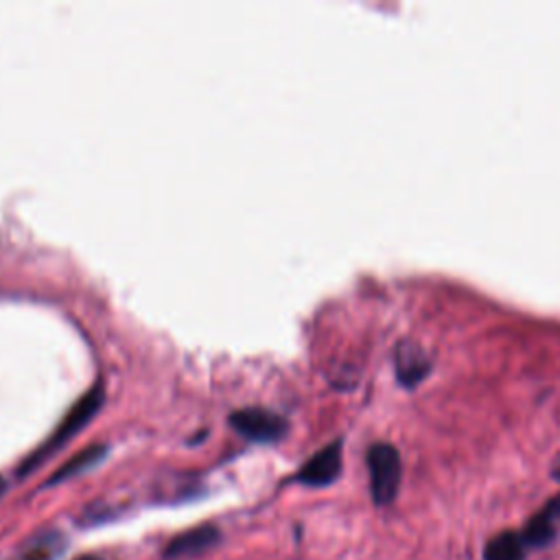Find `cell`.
<instances>
[{
  "instance_id": "obj_8",
  "label": "cell",
  "mask_w": 560,
  "mask_h": 560,
  "mask_svg": "<svg viewBox=\"0 0 560 560\" xmlns=\"http://www.w3.org/2000/svg\"><path fill=\"white\" fill-rule=\"evenodd\" d=\"M525 540L518 532H501L483 547V560H525Z\"/></svg>"
},
{
  "instance_id": "obj_7",
  "label": "cell",
  "mask_w": 560,
  "mask_h": 560,
  "mask_svg": "<svg viewBox=\"0 0 560 560\" xmlns=\"http://www.w3.org/2000/svg\"><path fill=\"white\" fill-rule=\"evenodd\" d=\"M105 453H107V446H105V444H90V446H85L83 451H79L77 455H72L61 468H57V470L52 472V477L48 479L46 486H55V483H59V481L72 479V477H77V475L90 470L92 466H96V464L105 457Z\"/></svg>"
},
{
  "instance_id": "obj_1",
  "label": "cell",
  "mask_w": 560,
  "mask_h": 560,
  "mask_svg": "<svg viewBox=\"0 0 560 560\" xmlns=\"http://www.w3.org/2000/svg\"><path fill=\"white\" fill-rule=\"evenodd\" d=\"M103 398H105V392H103V385H101V383H96V385L90 387L81 398H77L74 405L66 411V416H63V420L59 422V427L50 433V438H48L35 453H31V455L24 459V464H22L20 470H18V475L22 477V475L33 472L44 459H48V457L55 455L63 444H68V442L90 422V418L101 409Z\"/></svg>"
},
{
  "instance_id": "obj_14",
  "label": "cell",
  "mask_w": 560,
  "mask_h": 560,
  "mask_svg": "<svg viewBox=\"0 0 560 560\" xmlns=\"http://www.w3.org/2000/svg\"><path fill=\"white\" fill-rule=\"evenodd\" d=\"M553 475H556V479H560V466L556 468V472H553Z\"/></svg>"
},
{
  "instance_id": "obj_9",
  "label": "cell",
  "mask_w": 560,
  "mask_h": 560,
  "mask_svg": "<svg viewBox=\"0 0 560 560\" xmlns=\"http://www.w3.org/2000/svg\"><path fill=\"white\" fill-rule=\"evenodd\" d=\"M527 549H540L547 547L556 540L558 529H556V518L551 516V512L547 508H542L538 514H534L529 518V523L525 525V529L521 532Z\"/></svg>"
},
{
  "instance_id": "obj_11",
  "label": "cell",
  "mask_w": 560,
  "mask_h": 560,
  "mask_svg": "<svg viewBox=\"0 0 560 560\" xmlns=\"http://www.w3.org/2000/svg\"><path fill=\"white\" fill-rule=\"evenodd\" d=\"M545 508L551 512V516H553L556 521H560V497H556L553 501H549Z\"/></svg>"
},
{
  "instance_id": "obj_4",
  "label": "cell",
  "mask_w": 560,
  "mask_h": 560,
  "mask_svg": "<svg viewBox=\"0 0 560 560\" xmlns=\"http://www.w3.org/2000/svg\"><path fill=\"white\" fill-rule=\"evenodd\" d=\"M341 472V442L335 440L319 448L295 475V479L304 486L322 488L332 483Z\"/></svg>"
},
{
  "instance_id": "obj_5",
  "label": "cell",
  "mask_w": 560,
  "mask_h": 560,
  "mask_svg": "<svg viewBox=\"0 0 560 560\" xmlns=\"http://www.w3.org/2000/svg\"><path fill=\"white\" fill-rule=\"evenodd\" d=\"M219 540H221V534H219L217 527H212V525H199V527H192V529H188V532L177 534V536L164 547V558H168V560L195 558V556H201V553L210 551Z\"/></svg>"
},
{
  "instance_id": "obj_12",
  "label": "cell",
  "mask_w": 560,
  "mask_h": 560,
  "mask_svg": "<svg viewBox=\"0 0 560 560\" xmlns=\"http://www.w3.org/2000/svg\"><path fill=\"white\" fill-rule=\"evenodd\" d=\"M79 560H103V558H98V556H92V553H88V556H81Z\"/></svg>"
},
{
  "instance_id": "obj_6",
  "label": "cell",
  "mask_w": 560,
  "mask_h": 560,
  "mask_svg": "<svg viewBox=\"0 0 560 560\" xmlns=\"http://www.w3.org/2000/svg\"><path fill=\"white\" fill-rule=\"evenodd\" d=\"M396 378L405 387H416L431 372V357L422 350V346L413 341H400L394 354Z\"/></svg>"
},
{
  "instance_id": "obj_3",
  "label": "cell",
  "mask_w": 560,
  "mask_h": 560,
  "mask_svg": "<svg viewBox=\"0 0 560 560\" xmlns=\"http://www.w3.org/2000/svg\"><path fill=\"white\" fill-rule=\"evenodd\" d=\"M230 424L252 442H278L287 433V422L262 407H245L230 416Z\"/></svg>"
},
{
  "instance_id": "obj_10",
  "label": "cell",
  "mask_w": 560,
  "mask_h": 560,
  "mask_svg": "<svg viewBox=\"0 0 560 560\" xmlns=\"http://www.w3.org/2000/svg\"><path fill=\"white\" fill-rule=\"evenodd\" d=\"M61 547H63V542H61L59 534L50 532V534L33 538L26 545V549L22 551V560H55L61 553Z\"/></svg>"
},
{
  "instance_id": "obj_2",
  "label": "cell",
  "mask_w": 560,
  "mask_h": 560,
  "mask_svg": "<svg viewBox=\"0 0 560 560\" xmlns=\"http://www.w3.org/2000/svg\"><path fill=\"white\" fill-rule=\"evenodd\" d=\"M368 470H370V494L376 505H387L396 499L402 477L400 453L387 442H376L368 451Z\"/></svg>"
},
{
  "instance_id": "obj_13",
  "label": "cell",
  "mask_w": 560,
  "mask_h": 560,
  "mask_svg": "<svg viewBox=\"0 0 560 560\" xmlns=\"http://www.w3.org/2000/svg\"><path fill=\"white\" fill-rule=\"evenodd\" d=\"M4 488H7V481H4V479H2V477H0V494H2V492H4Z\"/></svg>"
}]
</instances>
